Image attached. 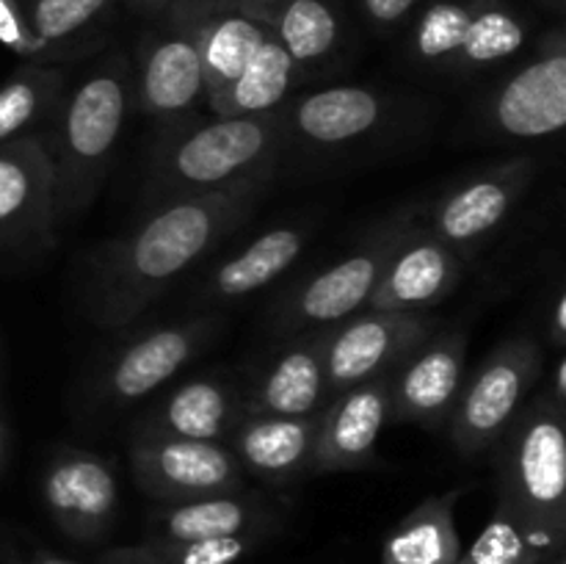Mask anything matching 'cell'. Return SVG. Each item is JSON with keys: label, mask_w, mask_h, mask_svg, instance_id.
Listing matches in <instances>:
<instances>
[{"label": "cell", "mask_w": 566, "mask_h": 564, "mask_svg": "<svg viewBox=\"0 0 566 564\" xmlns=\"http://www.w3.org/2000/svg\"><path fill=\"white\" fill-rule=\"evenodd\" d=\"M274 171L243 177L202 197L160 202L125 236L99 243L81 271V307L99 330L125 332L213 254L265 197Z\"/></svg>", "instance_id": "1"}, {"label": "cell", "mask_w": 566, "mask_h": 564, "mask_svg": "<svg viewBox=\"0 0 566 564\" xmlns=\"http://www.w3.org/2000/svg\"><path fill=\"white\" fill-rule=\"evenodd\" d=\"M133 111V70L122 53L105 55L75 83H66L44 130L53 169L55 232L86 213L103 191Z\"/></svg>", "instance_id": "2"}, {"label": "cell", "mask_w": 566, "mask_h": 564, "mask_svg": "<svg viewBox=\"0 0 566 564\" xmlns=\"http://www.w3.org/2000/svg\"><path fill=\"white\" fill-rule=\"evenodd\" d=\"M280 114L182 116L158 127L144 166L142 202L155 208L180 197H202L252 175L280 171Z\"/></svg>", "instance_id": "3"}, {"label": "cell", "mask_w": 566, "mask_h": 564, "mask_svg": "<svg viewBox=\"0 0 566 564\" xmlns=\"http://www.w3.org/2000/svg\"><path fill=\"white\" fill-rule=\"evenodd\" d=\"M276 114L282 160L335 164L412 136L426 103L381 86L337 83L293 94Z\"/></svg>", "instance_id": "4"}, {"label": "cell", "mask_w": 566, "mask_h": 564, "mask_svg": "<svg viewBox=\"0 0 566 564\" xmlns=\"http://www.w3.org/2000/svg\"><path fill=\"white\" fill-rule=\"evenodd\" d=\"M531 31V17L509 0H426L409 20L403 53L423 72L473 77L512 64Z\"/></svg>", "instance_id": "5"}, {"label": "cell", "mask_w": 566, "mask_h": 564, "mask_svg": "<svg viewBox=\"0 0 566 564\" xmlns=\"http://www.w3.org/2000/svg\"><path fill=\"white\" fill-rule=\"evenodd\" d=\"M492 451L497 503L531 529L566 542V409L536 393Z\"/></svg>", "instance_id": "6"}, {"label": "cell", "mask_w": 566, "mask_h": 564, "mask_svg": "<svg viewBox=\"0 0 566 564\" xmlns=\"http://www.w3.org/2000/svg\"><path fill=\"white\" fill-rule=\"evenodd\" d=\"M420 205L396 210L379 224L370 227L368 236L359 238L346 254L324 269L313 271L302 282L287 288L269 310V330L276 337H291L310 330H329L348 315L359 313L370 304L379 285L385 265L407 236L409 224L418 216Z\"/></svg>", "instance_id": "7"}, {"label": "cell", "mask_w": 566, "mask_h": 564, "mask_svg": "<svg viewBox=\"0 0 566 564\" xmlns=\"http://www.w3.org/2000/svg\"><path fill=\"white\" fill-rule=\"evenodd\" d=\"M224 326L227 315L210 310L130 332L94 368L86 385V404L103 418L147 401L199 354L208 352Z\"/></svg>", "instance_id": "8"}, {"label": "cell", "mask_w": 566, "mask_h": 564, "mask_svg": "<svg viewBox=\"0 0 566 564\" xmlns=\"http://www.w3.org/2000/svg\"><path fill=\"white\" fill-rule=\"evenodd\" d=\"M210 0H171L164 11L147 17L133 59V108L158 119V125L197 114L205 103L199 31Z\"/></svg>", "instance_id": "9"}, {"label": "cell", "mask_w": 566, "mask_h": 564, "mask_svg": "<svg viewBox=\"0 0 566 564\" xmlns=\"http://www.w3.org/2000/svg\"><path fill=\"white\" fill-rule=\"evenodd\" d=\"M545 374V348L528 332L497 343L484 363L464 376L446 435L464 459L492 451L525 407Z\"/></svg>", "instance_id": "10"}, {"label": "cell", "mask_w": 566, "mask_h": 564, "mask_svg": "<svg viewBox=\"0 0 566 564\" xmlns=\"http://www.w3.org/2000/svg\"><path fill=\"white\" fill-rule=\"evenodd\" d=\"M566 125V36L553 28L479 103V130L497 142H542Z\"/></svg>", "instance_id": "11"}, {"label": "cell", "mask_w": 566, "mask_h": 564, "mask_svg": "<svg viewBox=\"0 0 566 564\" xmlns=\"http://www.w3.org/2000/svg\"><path fill=\"white\" fill-rule=\"evenodd\" d=\"M534 175L536 160L531 155L481 166L473 175L459 177L440 197L420 205V224L470 260L512 219L514 208L531 191Z\"/></svg>", "instance_id": "12"}, {"label": "cell", "mask_w": 566, "mask_h": 564, "mask_svg": "<svg viewBox=\"0 0 566 564\" xmlns=\"http://www.w3.org/2000/svg\"><path fill=\"white\" fill-rule=\"evenodd\" d=\"M130 470L142 492L158 503L247 490V470L227 442L130 435Z\"/></svg>", "instance_id": "13"}, {"label": "cell", "mask_w": 566, "mask_h": 564, "mask_svg": "<svg viewBox=\"0 0 566 564\" xmlns=\"http://www.w3.org/2000/svg\"><path fill=\"white\" fill-rule=\"evenodd\" d=\"M39 492L53 525L72 542L94 545L114 531L119 479L103 453L59 446L44 462Z\"/></svg>", "instance_id": "14"}, {"label": "cell", "mask_w": 566, "mask_h": 564, "mask_svg": "<svg viewBox=\"0 0 566 564\" xmlns=\"http://www.w3.org/2000/svg\"><path fill=\"white\" fill-rule=\"evenodd\" d=\"M437 332L429 313L365 307L326 330L324 363L329 393L390 374L409 352Z\"/></svg>", "instance_id": "15"}, {"label": "cell", "mask_w": 566, "mask_h": 564, "mask_svg": "<svg viewBox=\"0 0 566 564\" xmlns=\"http://www.w3.org/2000/svg\"><path fill=\"white\" fill-rule=\"evenodd\" d=\"M468 376V332H434L390 370V424L446 431Z\"/></svg>", "instance_id": "16"}, {"label": "cell", "mask_w": 566, "mask_h": 564, "mask_svg": "<svg viewBox=\"0 0 566 564\" xmlns=\"http://www.w3.org/2000/svg\"><path fill=\"white\" fill-rule=\"evenodd\" d=\"M55 238L44 133L0 144V252H39Z\"/></svg>", "instance_id": "17"}, {"label": "cell", "mask_w": 566, "mask_h": 564, "mask_svg": "<svg viewBox=\"0 0 566 564\" xmlns=\"http://www.w3.org/2000/svg\"><path fill=\"white\" fill-rule=\"evenodd\" d=\"M326 330L280 337L263 363L241 382L243 412L302 418L329 404V382L324 363Z\"/></svg>", "instance_id": "18"}, {"label": "cell", "mask_w": 566, "mask_h": 564, "mask_svg": "<svg viewBox=\"0 0 566 564\" xmlns=\"http://www.w3.org/2000/svg\"><path fill=\"white\" fill-rule=\"evenodd\" d=\"M313 232L315 221L310 219L276 221V224L265 227L263 232L227 254L197 282L193 293L188 296L193 313H210V310L224 313V307L230 304L243 302L252 293L274 285L302 258L307 243L313 241Z\"/></svg>", "instance_id": "19"}, {"label": "cell", "mask_w": 566, "mask_h": 564, "mask_svg": "<svg viewBox=\"0 0 566 564\" xmlns=\"http://www.w3.org/2000/svg\"><path fill=\"white\" fill-rule=\"evenodd\" d=\"M464 269H468V258L426 230L415 216L407 236L401 238L390 263L385 265V274L368 307L429 313V307L440 304L462 282Z\"/></svg>", "instance_id": "20"}, {"label": "cell", "mask_w": 566, "mask_h": 564, "mask_svg": "<svg viewBox=\"0 0 566 564\" xmlns=\"http://www.w3.org/2000/svg\"><path fill=\"white\" fill-rule=\"evenodd\" d=\"M387 387L390 374H381L329 398L321 412L310 473H346L379 464L376 446L381 429L390 424Z\"/></svg>", "instance_id": "21"}, {"label": "cell", "mask_w": 566, "mask_h": 564, "mask_svg": "<svg viewBox=\"0 0 566 564\" xmlns=\"http://www.w3.org/2000/svg\"><path fill=\"white\" fill-rule=\"evenodd\" d=\"M241 418V382L227 374H199L158 398L136 420L133 435L227 442Z\"/></svg>", "instance_id": "22"}, {"label": "cell", "mask_w": 566, "mask_h": 564, "mask_svg": "<svg viewBox=\"0 0 566 564\" xmlns=\"http://www.w3.org/2000/svg\"><path fill=\"white\" fill-rule=\"evenodd\" d=\"M321 412L302 415V418L243 412L227 446L232 448L247 473L258 476L265 484L285 487L310 473Z\"/></svg>", "instance_id": "23"}, {"label": "cell", "mask_w": 566, "mask_h": 564, "mask_svg": "<svg viewBox=\"0 0 566 564\" xmlns=\"http://www.w3.org/2000/svg\"><path fill=\"white\" fill-rule=\"evenodd\" d=\"M274 520V509L260 492H224L180 503H158L147 518V536L153 540L205 542L224 536L263 534Z\"/></svg>", "instance_id": "24"}, {"label": "cell", "mask_w": 566, "mask_h": 564, "mask_svg": "<svg viewBox=\"0 0 566 564\" xmlns=\"http://www.w3.org/2000/svg\"><path fill=\"white\" fill-rule=\"evenodd\" d=\"M28 25L44 48L42 64L81 59L103 44L119 0H20Z\"/></svg>", "instance_id": "25"}, {"label": "cell", "mask_w": 566, "mask_h": 564, "mask_svg": "<svg viewBox=\"0 0 566 564\" xmlns=\"http://www.w3.org/2000/svg\"><path fill=\"white\" fill-rule=\"evenodd\" d=\"M302 83L296 64L271 31L258 53L243 66L241 75L213 103H208V108L216 116L271 114V111H280Z\"/></svg>", "instance_id": "26"}, {"label": "cell", "mask_w": 566, "mask_h": 564, "mask_svg": "<svg viewBox=\"0 0 566 564\" xmlns=\"http://www.w3.org/2000/svg\"><path fill=\"white\" fill-rule=\"evenodd\" d=\"M462 490L426 498L412 509L381 545V564H453L462 553L453 506Z\"/></svg>", "instance_id": "27"}, {"label": "cell", "mask_w": 566, "mask_h": 564, "mask_svg": "<svg viewBox=\"0 0 566 564\" xmlns=\"http://www.w3.org/2000/svg\"><path fill=\"white\" fill-rule=\"evenodd\" d=\"M271 28L210 0L199 31V59H202L205 103H213L249 64L260 44L269 39Z\"/></svg>", "instance_id": "28"}, {"label": "cell", "mask_w": 566, "mask_h": 564, "mask_svg": "<svg viewBox=\"0 0 566 564\" xmlns=\"http://www.w3.org/2000/svg\"><path fill=\"white\" fill-rule=\"evenodd\" d=\"M271 31L296 64L302 81L335 64L343 50V17L332 0H291L276 11Z\"/></svg>", "instance_id": "29"}, {"label": "cell", "mask_w": 566, "mask_h": 564, "mask_svg": "<svg viewBox=\"0 0 566 564\" xmlns=\"http://www.w3.org/2000/svg\"><path fill=\"white\" fill-rule=\"evenodd\" d=\"M66 83L64 66L22 61L0 83V144L48 130Z\"/></svg>", "instance_id": "30"}, {"label": "cell", "mask_w": 566, "mask_h": 564, "mask_svg": "<svg viewBox=\"0 0 566 564\" xmlns=\"http://www.w3.org/2000/svg\"><path fill=\"white\" fill-rule=\"evenodd\" d=\"M564 545L566 542L531 529L525 520L495 503V512L479 540L459 553L453 564H545L547 558L562 553Z\"/></svg>", "instance_id": "31"}, {"label": "cell", "mask_w": 566, "mask_h": 564, "mask_svg": "<svg viewBox=\"0 0 566 564\" xmlns=\"http://www.w3.org/2000/svg\"><path fill=\"white\" fill-rule=\"evenodd\" d=\"M258 542L260 534L224 536V540L205 542H177L144 536L142 542L103 551L99 564H238L249 551L258 547Z\"/></svg>", "instance_id": "32"}, {"label": "cell", "mask_w": 566, "mask_h": 564, "mask_svg": "<svg viewBox=\"0 0 566 564\" xmlns=\"http://www.w3.org/2000/svg\"><path fill=\"white\" fill-rule=\"evenodd\" d=\"M0 44L22 61H36L42 64L44 48L36 33L28 25V17L22 11L20 0H0Z\"/></svg>", "instance_id": "33"}, {"label": "cell", "mask_w": 566, "mask_h": 564, "mask_svg": "<svg viewBox=\"0 0 566 564\" xmlns=\"http://www.w3.org/2000/svg\"><path fill=\"white\" fill-rule=\"evenodd\" d=\"M423 3L426 0H359L365 20L381 33H392L409 25V20L418 14Z\"/></svg>", "instance_id": "34"}, {"label": "cell", "mask_w": 566, "mask_h": 564, "mask_svg": "<svg viewBox=\"0 0 566 564\" xmlns=\"http://www.w3.org/2000/svg\"><path fill=\"white\" fill-rule=\"evenodd\" d=\"M545 337L547 343H551L553 352H564L566 348V293L562 285H558L556 293H553L551 310H547Z\"/></svg>", "instance_id": "35"}, {"label": "cell", "mask_w": 566, "mask_h": 564, "mask_svg": "<svg viewBox=\"0 0 566 564\" xmlns=\"http://www.w3.org/2000/svg\"><path fill=\"white\" fill-rule=\"evenodd\" d=\"M216 3L224 6V9L241 11V14L252 17V20L263 22V25H271L276 11L291 3V0H216Z\"/></svg>", "instance_id": "36"}, {"label": "cell", "mask_w": 566, "mask_h": 564, "mask_svg": "<svg viewBox=\"0 0 566 564\" xmlns=\"http://www.w3.org/2000/svg\"><path fill=\"white\" fill-rule=\"evenodd\" d=\"M545 393L551 401H556L558 407L566 409V357L564 352L556 354V365H553L551 374H545Z\"/></svg>", "instance_id": "37"}, {"label": "cell", "mask_w": 566, "mask_h": 564, "mask_svg": "<svg viewBox=\"0 0 566 564\" xmlns=\"http://www.w3.org/2000/svg\"><path fill=\"white\" fill-rule=\"evenodd\" d=\"M11 564H81V562H72V558L59 556V553H50L44 547H33V551L20 553V556L11 558Z\"/></svg>", "instance_id": "38"}, {"label": "cell", "mask_w": 566, "mask_h": 564, "mask_svg": "<svg viewBox=\"0 0 566 564\" xmlns=\"http://www.w3.org/2000/svg\"><path fill=\"white\" fill-rule=\"evenodd\" d=\"M9 459H11V431H9V424H6L3 404H0V479H3L6 470H9Z\"/></svg>", "instance_id": "39"}, {"label": "cell", "mask_w": 566, "mask_h": 564, "mask_svg": "<svg viewBox=\"0 0 566 564\" xmlns=\"http://www.w3.org/2000/svg\"><path fill=\"white\" fill-rule=\"evenodd\" d=\"M122 3L130 6V9L136 11V14L153 17V14H158V11H164L166 6L171 3V0H122Z\"/></svg>", "instance_id": "40"}, {"label": "cell", "mask_w": 566, "mask_h": 564, "mask_svg": "<svg viewBox=\"0 0 566 564\" xmlns=\"http://www.w3.org/2000/svg\"><path fill=\"white\" fill-rule=\"evenodd\" d=\"M539 3L545 6V9H553L556 14H562V11H564V0H539Z\"/></svg>", "instance_id": "41"}, {"label": "cell", "mask_w": 566, "mask_h": 564, "mask_svg": "<svg viewBox=\"0 0 566 564\" xmlns=\"http://www.w3.org/2000/svg\"><path fill=\"white\" fill-rule=\"evenodd\" d=\"M545 564H566V556H564V551H562V553H556V556H551V558H547Z\"/></svg>", "instance_id": "42"}]
</instances>
